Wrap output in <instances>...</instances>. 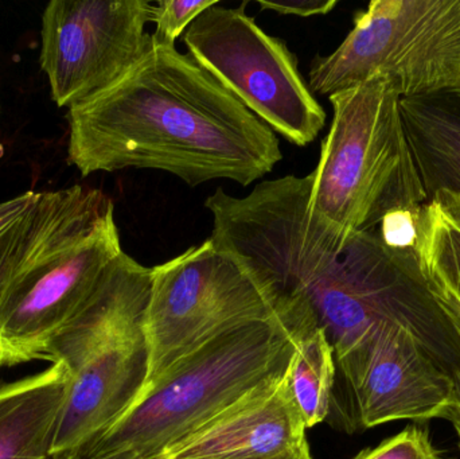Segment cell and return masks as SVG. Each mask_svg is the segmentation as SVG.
<instances>
[{"mask_svg": "<svg viewBox=\"0 0 460 459\" xmlns=\"http://www.w3.org/2000/svg\"><path fill=\"white\" fill-rule=\"evenodd\" d=\"M311 189V174L262 181L245 197L217 188L205 201L209 239L253 275L276 309L310 315L335 360L377 323L396 321L448 372H460V337L429 290L418 251L326 223L310 212Z\"/></svg>", "mask_w": 460, "mask_h": 459, "instance_id": "cell-1", "label": "cell"}, {"mask_svg": "<svg viewBox=\"0 0 460 459\" xmlns=\"http://www.w3.org/2000/svg\"><path fill=\"white\" fill-rule=\"evenodd\" d=\"M66 118L67 159L83 177L151 169L191 188H246L283 159L270 127L189 54L155 42L126 78Z\"/></svg>", "mask_w": 460, "mask_h": 459, "instance_id": "cell-2", "label": "cell"}, {"mask_svg": "<svg viewBox=\"0 0 460 459\" xmlns=\"http://www.w3.org/2000/svg\"><path fill=\"white\" fill-rule=\"evenodd\" d=\"M123 252L104 191H38L0 237V366L45 360L51 340Z\"/></svg>", "mask_w": 460, "mask_h": 459, "instance_id": "cell-3", "label": "cell"}, {"mask_svg": "<svg viewBox=\"0 0 460 459\" xmlns=\"http://www.w3.org/2000/svg\"><path fill=\"white\" fill-rule=\"evenodd\" d=\"M151 285L153 269L121 253L83 309L49 344L45 360L64 364L70 375L51 455L91 444L142 395Z\"/></svg>", "mask_w": 460, "mask_h": 459, "instance_id": "cell-4", "label": "cell"}, {"mask_svg": "<svg viewBox=\"0 0 460 459\" xmlns=\"http://www.w3.org/2000/svg\"><path fill=\"white\" fill-rule=\"evenodd\" d=\"M294 349L281 320L230 331L167 369L126 415L80 449L131 450L140 459L159 458L243 396L286 374Z\"/></svg>", "mask_w": 460, "mask_h": 459, "instance_id": "cell-5", "label": "cell"}, {"mask_svg": "<svg viewBox=\"0 0 460 459\" xmlns=\"http://www.w3.org/2000/svg\"><path fill=\"white\" fill-rule=\"evenodd\" d=\"M332 121L313 175L310 212L343 231H376L388 213L423 207L400 96L373 78L329 97Z\"/></svg>", "mask_w": 460, "mask_h": 459, "instance_id": "cell-6", "label": "cell"}, {"mask_svg": "<svg viewBox=\"0 0 460 459\" xmlns=\"http://www.w3.org/2000/svg\"><path fill=\"white\" fill-rule=\"evenodd\" d=\"M348 37L308 72L314 93L330 97L384 78L400 99L460 88V0H372Z\"/></svg>", "mask_w": 460, "mask_h": 459, "instance_id": "cell-7", "label": "cell"}, {"mask_svg": "<svg viewBox=\"0 0 460 459\" xmlns=\"http://www.w3.org/2000/svg\"><path fill=\"white\" fill-rule=\"evenodd\" d=\"M278 320L273 296L210 239L153 267L145 390L212 340L243 326Z\"/></svg>", "mask_w": 460, "mask_h": 459, "instance_id": "cell-8", "label": "cell"}, {"mask_svg": "<svg viewBox=\"0 0 460 459\" xmlns=\"http://www.w3.org/2000/svg\"><path fill=\"white\" fill-rule=\"evenodd\" d=\"M189 56L275 134L305 147L326 124V112L286 40L267 34L238 8L212 5L183 34Z\"/></svg>", "mask_w": 460, "mask_h": 459, "instance_id": "cell-9", "label": "cell"}, {"mask_svg": "<svg viewBox=\"0 0 460 459\" xmlns=\"http://www.w3.org/2000/svg\"><path fill=\"white\" fill-rule=\"evenodd\" d=\"M148 0H53L42 13L40 69L58 107H80L126 78L153 48Z\"/></svg>", "mask_w": 460, "mask_h": 459, "instance_id": "cell-10", "label": "cell"}, {"mask_svg": "<svg viewBox=\"0 0 460 459\" xmlns=\"http://www.w3.org/2000/svg\"><path fill=\"white\" fill-rule=\"evenodd\" d=\"M335 364L345 390L340 420L348 430L443 418L453 403V375L404 323H377Z\"/></svg>", "mask_w": 460, "mask_h": 459, "instance_id": "cell-11", "label": "cell"}, {"mask_svg": "<svg viewBox=\"0 0 460 459\" xmlns=\"http://www.w3.org/2000/svg\"><path fill=\"white\" fill-rule=\"evenodd\" d=\"M288 371L243 396L156 459H276L308 449Z\"/></svg>", "mask_w": 460, "mask_h": 459, "instance_id": "cell-12", "label": "cell"}, {"mask_svg": "<svg viewBox=\"0 0 460 459\" xmlns=\"http://www.w3.org/2000/svg\"><path fill=\"white\" fill-rule=\"evenodd\" d=\"M66 366L48 369L0 387V459H50L69 393Z\"/></svg>", "mask_w": 460, "mask_h": 459, "instance_id": "cell-13", "label": "cell"}, {"mask_svg": "<svg viewBox=\"0 0 460 459\" xmlns=\"http://www.w3.org/2000/svg\"><path fill=\"white\" fill-rule=\"evenodd\" d=\"M408 143L426 191L460 196V88L400 100Z\"/></svg>", "mask_w": 460, "mask_h": 459, "instance_id": "cell-14", "label": "cell"}, {"mask_svg": "<svg viewBox=\"0 0 460 459\" xmlns=\"http://www.w3.org/2000/svg\"><path fill=\"white\" fill-rule=\"evenodd\" d=\"M280 320L294 341L288 384L305 428L329 418L337 379L334 350L318 323L299 312L280 310Z\"/></svg>", "mask_w": 460, "mask_h": 459, "instance_id": "cell-15", "label": "cell"}, {"mask_svg": "<svg viewBox=\"0 0 460 459\" xmlns=\"http://www.w3.org/2000/svg\"><path fill=\"white\" fill-rule=\"evenodd\" d=\"M419 261L427 282L460 302V196L438 191L421 210Z\"/></svg>", "mask_w": 460, "mask_h": 459, "instance_id": "cell-16", "label": "cell"}, {"mask_svg": "<svg viewBox=\"0 0 460 459\" xmlns=\"http://www.w3.org/2000/svg\"><path fill=\"white\" fill-rule=\"evenodd\" d=\"M217 0H159L154 4L153 22L155 32H153L154 42L158 45L172 46L175 40L185 34L191 23Z\"/></svg>", "mask_w": 460, "mask_h": 459, "instance_id": "cell-17", "label": "cell"}, {"mask_svg": "<svg viewBox=\"0 0 460 459\" xmlns=\"http://www.w3.org/2000/svg\"><path fill=\"white\" fill-rule=\"evenodd\" d=\"M353 459H440L426 428L412 426Z\"/></svg>", "mask_w": 460, "mask_h": 459, "instance_id": "cell-18", "label": "cell"}, {"mask_svg": "<svg viewBox=\"0 0 460 459\" xmlns=\"http://www.w3.org/2000/svg\"><path fill=\"white\" fill-rule=\"evenodd\" d=\"M423 207L388 213L376 229L384 244L396 250H416Z\"/></svg>", "mask_w": 460, "mask_h": 459, "instance_id": "cell-19", "label": "cell"}, {"mask_svg": "<svg viewBox=\"0 0 460 459\" xmlns=\"http://www.w3.org/2000/svg\"><path fill=\"white\" fill-rule=\"evenodd\" d=\"M257 4L264 11H273L280 15H295L307 18L314 15H327L338 4L337 0H299V2L272 3L259 0Z\"/></svg>", "mask_w": 460, "mask_h": 459, "instance_id": "cell-20", "label": "cell"}, {"mask_svg": "<svg viewBox=\"0 0 460 459\" xmlns=\"http://www.w3.org/2000/svg\"><path fill=\"white\" fill-rule=\"evenodd\" d=\"M38 191H26L15 199L0 202V237L26 213L37 199Z\"/></svg>", "mask_w": 460, "mask_h": 459, "instance_id": "cell-21", "label": "cell"}, {"mask_svg": "<svg viewBox=\"0 0 460 459\" xmlns=\"http://www.w3.org/2000/svg\"><path fill=\"white\" fill-rule=\"evenodd\" d=\"M429 287L460 337V302L456 296L447 293V291L437 287V286L431 285V283H429Z\"/></svg>", "mask_w": 460, "mask_h": 459, "instance_id": "cell-22", "label": "cell"}, {"mask_svg": "<svg viewBox=\"0 0 460 459\" xmlns=\"http://www.w3.org/2000/svg\"><path fill=\"white\" fill-rule=\"evenodd\" d=\"M50 459H140L137 453L131 450H120L111 453H86L84 450H70L51 455Z\"/></svg>", "mask_w": 460, "mask_h": 459, "instance_id": "cell-23", "label": "cell"}, {"mask_svg": "<svg viewBox=\"0 0 460 459\" xmlns=\"http://www.w3.org/2000/svg\"><path fill=\"white\" fill-rule=\"evenodd\" d=\"M454 379V399L453 403L448 407L447 411L443 415L442 419L453 423L456 434H458L460 447V374L453 375Z\"/></svg>", "mask_w": 460, "mask_h": 459, "instance_id": "cell-24", "label": "cell"}, {"mask_svg": "<svg viewBox=\"0 0 460 459\" xmlns=\"http://www.w3.org/2000/svg\"><path fill=\"white\" fill-rule=\"evenodd\" d=\"M276 459H313V457H311L310 449H305L303 452L296 453V455H287V457Z\"/></svg>", "mask_w": 460, "mask_h": 459, "instance_id": "cell-25", "label": "cell"}]
</instances>
